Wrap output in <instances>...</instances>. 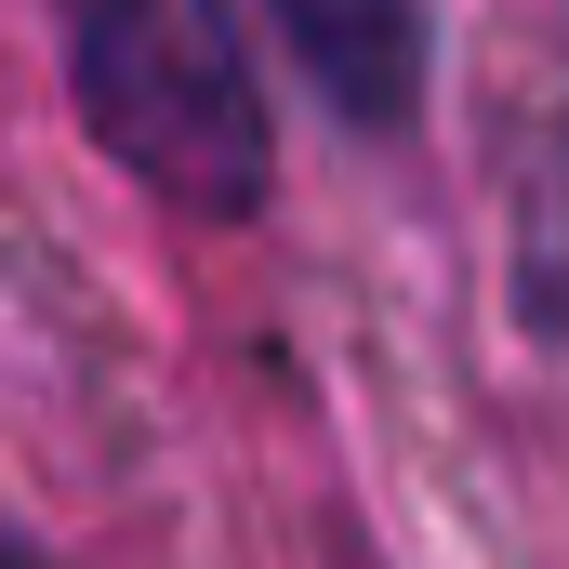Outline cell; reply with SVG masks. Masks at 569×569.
<instances>
[{
	"instance_id": "cell-1",
	"label": "cell",
	"mask_w": 569,
	"mask_h": 569,
	"mask_svg": "<svg viewBox=\"0 0 569 569\" xmlns=\"http://www.w3.org/2000/svg\"><path fill=\"white\" fill-rule=\"evenodd\" d=\"M67 67H80L93 133L146 186H172L199 212H252L266 107H252V67L212 27V0H67Z\"/></svg>"
},
{
	"instance_id": "cell-2",
	"label": "cell",
	"mask_w": 569,
	"mask_h": 569,
	"mask_svg": "<svg viewBox=\"0 0 569 569\" xmlns=\"http://www.w3.org/2000/svg\"><path fill=\"white\" fill-rule=\"evenodd\" d=\"M266 13L345 120H371V133L411 120V93H425V13L411 0H266Z\"/></svg>"
},
{
	"instance_id": "cell-3",
	"label": "cell",
	"mask_w": 569,
	"mask_h": 569,
	"mask_svg": "<svg viewBox=\"0 0 569 569\" xmlns=\"http://www.w3.org/2000/svg\"><path fill=\"white\" fill-rule=\"evenodd\" d=\"M0 569H13V543H0Z\"/></svg>"
}]
</instances>
